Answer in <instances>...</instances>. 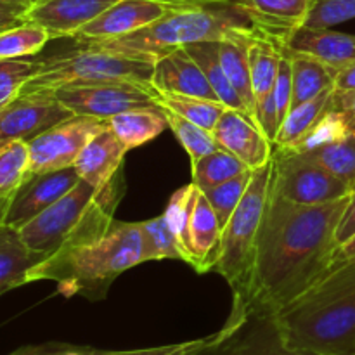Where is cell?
Returning a JSON list of instances; mask_svg holds the SVG:
<instances>
[{"mask_svg":"<svg viewBox=\"0 0 355 355\" xmlns=\"http://www.w3.org/2000/svg\"><path fill=\"white\" fill-rule=\"evenodd\" d=\"M350 196L305 207L283 200L270 187L257 246L252 297L248 304L234 305H255L277 314L307 293L335 262L336 231Z\"/></svg>","mask_w":355,"mask_h":355,"instance_id":"cell-1","label":"cell"},{"mask_svg":"<svg viewBox=\"0 0 355 355\" xmlns=\"http://www.w3.org/2000/svg\"><path fill=\"white\" fill-rule=\"evenodd\" d=\"M146 262L144 239L139 222H120L66 245L38 263L30 274L33 281H55L64 297L103 300L120 274Z\"/></svg>","mask_w":355,"mask_h":355,"instance_id":"cell-2","label":"cell"},{"mask_svg":"<svg viewBox=\"0 0 355 355\" xmlns=\"http://www.w3.org/2000/svg\"><path fill=\"white\" fill-rule=\"evenodd\" d=\"M276 315L293 349L314 355H355V257L335 259L307 293Z\"/></svg>","mask_w":355,"mask_h":355,"instance_id":"cell-3","label":"cell"},{"mask_svg":"<svg viewBox=\"0 0 355 355\" xmlns=\"http://www.w3.org/2000/svg\"><path fill=\"white\" fill-rule=\"evenodd\" d=\"M259 31L253 26L245 12L239 7L232 6H186L173 7L159 19L153 21L148 26L134 31L114 40L89 42V47L130 55V58L155 59L177 51L187 44L205 40H224L227 37Z\"/></svg>","mask_w":355,"mask_h":355,"instance_id":"cell-4","label":"cell"},{"mask_svg":"<svg viewBox=\"0 0 355 355\" xmlns=\"http://www.w3.org/2000/svg\"><path fill=\"white\" fill-rule=\"evenodd\" d=\"M272 168L274 162L270 159L263 166L253 170L241 203L222 231L220 257L215 269L231 286L232 304H248L252 297L257 246L270 198Z\"/></svg>","mask_w":355,"mask_h":355,"instance_id":"cell-5","label":"cell"},{"mask_svg":"<svg viewBox=\"0 0 355 355\" xmlns=\"http://www.w3.org/2000/svg\"><path fill=\"white\" fill-rule=\"evenodd\" d=\"M120 196V173L103 189H97L92 184L80 179V182L61 200L21 225L19 232L31 250L47 259L101 218L114 215Z\"/></svg>","mask_w":355,"mask_h":355,"instance_id":"cell-6","label":"cell"},{"mask_svg":"<svg viewBox=\"0 0 355 355\" xmlns=\"http://www.w3.org/2000/svg\"><path fill=\"white\" fill-rule=\"evenodd\" d=\"M155 59L130 58L103 49L80 45L73 51L37 59V71L21 94L54 90L71 82L127 80L151 87Z\"/></svg>","mask_w":355,"mask_h":355,"instance_id":"cell-7","label":"cell"},{"mask_svg":"<svg viewBox=\"0 0 355 355\" xmlns=\"http://www.w3.org/2000/svg\"><path fill=\"white\" fill-rule=\"evenodd\" d=\"M193 355H314L288 345L274 312L234 305L224 328L207 336Z\"/></svg>","mask_w":355,"mask_h":355,"instance_id":"cell-8","label":"cell"},{"mask_svg":"<svg viewBox=\"0 0 355 355\" xmlns=\"http://www.w3.org/2000/svg\"><path fill=\"white\" fill-rule=\"evenodd\" d=\"M272 162V191L291 203L315 207L352 194L349 184L305 153L274 146Z\"/></svg>","mask_w":355,"mask_h":355,"instance_id":"cell-9","label":"cell"},{"mask_svg":"<svg viewBox=\"0 0 355 355\" xmlns=\"http://www.w3.org/2000/svg\"><path fill=\"white\" fill-rule=\"evenodd\" d=\"M52 92L75 116L110 120L130 110L159 107L151 87L127 80H99V82H71Z\"/></svg>","mask_w":355,"mask_h":355,"instance_id":"cell-10","label":"cell"},{"mask_svg":"<svg viewBox=\"0 0 355 355\" xmlns=\"http://www.w3.org/2000/svg\"><path fill=\"white\" fill-rule=\"evenodd\" d=\"M106 120L90 116H71L54 125L28 142L30 173L52 172L75 165L83 146L103 128Z\"/></svg>","mask_w":355,"mask_h":355,"instance_id":"cell-11","label":"cell"},{"mask_svg":"<svg viewBox=\"0 0 355 355\" xmlns=\"http://www.w3.org/2000/svg\"><path fill=\"white\" fill-rule=\"evenodd\" d=\"M75 116L52 90L19 94L0 110V148L14 141L30 142L54 125Z\"/></svg>","mask_w":355,"mask_h":355,"instance_id":"cell-12","label":"cell"},{"mask_svg":"<svg viewBox=\"0 0 355 355\" xmlns=\"http://www.w3.org/2000/svg\"><path fill=\"white\" fill-rule=\"evenodd\" d=\"M78 182L80 177L75 166L52 170V172L30 173L19 189L7 200L2 224L19 229L21 225L61 200Z\"/></svg>","mask_w":355,"mask_h":355,"instance_id":"cell-13","label":"cell"},{"mask_svg":"<svg viewBox=\"0 0 355 355\" xmlns=\"http://www.w3.org/2000/svg\"><path fill=\"white\" fill-rule=\"evenodd\" d=\"M168 6L159 0H118L73 37L76 44L114 40L159 19Z\"/></svg>","mask_w":355,"mask_h":355,"instance_id":"cell-14","label":"cell"},{"mask_svg":"<svg viewBox=\"0 0 355 355\" xmlns=\"http://www.w3.org/2000/svg\"><path fill=\"white\" fill-rule=\"evenodd\" d=\"M211 134L218 148L234 155L252 170L260 168L272 159L274 144L263 135L257 121L245 113L227 107Z\"/></svg>","mask_w":355,"mask_h":355,"instance_id":"cell-15","label":"cell"},{"mask_svg":"<svg viewBox=\"0 0 355 355\" xmlns=\"http://www.w3.org/2000/svg\"><path fill=\"white\" fill-rule=\"evenodd\" d=\"M118 0H45L31 3L28 23L49 31L51 38H73Z\"/></svg>","mask_w":355,"mask_h":355,"instance_id":"cell-16","label":"cell"},{"mask_svg":"<svg viewBox=\"0 0 355 355\" xmlns=\"http://www.w3.org/2000/svg\"><path fill=\"white\" fill-rule=\"evenodd\" d=\"M151 89L155 92L180 94V96L218 101L196 59L184 47L162 55L155 62Z\"/></svg>","mask_w":355,"mask_h":355,"instance_id":"cell-17","label":"cell"},{"mask_svg":"<svg viewBox=\"0 0 355 355\" xmlns=\"http://www.w3.org/2000/svg\"><path fill=\"white\" fill-rule=\"evenodd\" d=\"M312 0H238V7L262 33L286 42L307 23Z\"/></svg>","mask_w":355,"mask_h":355,"instance_id":"cell-18","label":"cell"},{"mask_svg":"<svg viewBox=\"0 0 355 355\" xmlns=\"http://www.w3.org/2000/svg\"><path fill=\"white\" fill-rule=\"evenodd\" d=\"M127 151L123 142L107 125L83 146L73 166L80 179L103 189L120 173Z\"/></svg>","mask_w":355,"mask_h":355,"instance_id":"cell-19","label":"cell"},{"mask_svg":"<svg viewBox=\"0 0 355 355\" xmlns=\"http://www.w3.org/2000/svg\"><path fill=\"white\" fill-rule=\"evenodd\" d=\"M283 45L288 51L312 55L338 73L355 62V35L342 33L331 28L300 26Z\"/></svg>","mask_w":355,"mask_h":355,"instance_id":"cell-20","label":"cell"},{"mask_svg":"<svg viewBox=\"0 0 355 355\" xmlns=\"http://www.w3.org/2000/svg\"><path fill=\"white\" fill-rule=\"evenodd\" d=\"M45 255L24 243L19 229L0 224V297L7 291L30 283V274Z\"/></svg>","mask_w":355,"mask_h":355,"instance_id":"cell-21","label":"cell"},{"mask_svg":"<svg viewBox=\"0 0 355 355\" xmlns=\"http://www.w3.org/2000/svg\"><path fill=\"white\" fill-rule=\"evenodd\" d=\"M191 267L198 272L214 269L220 257L222 227L210 201L200 191L189 224Z\"/></svg>","mask_w":355,"mask_h":355,"instance_id":"cell-22","label":"cell"},{"mask_svg":"<svg viewBox=\"0 0 355 355\" xmlns=\"http://www.w3.org/2000/svg\"><path fill=\"white\" fill-rule=\"evenodd\" d=\"M284 51L291 61V76H293L291 107L314 99L324 90L335 89L336 76H338L336 69L304 52L288 51L286 47Z\"/></svg>","mask_w":355,"mask_h":355,"instance_id":"cell-23","label":"cell"},{"mask_svg":"<svg viewBox=\"0 0 355 355\" xmlns=\"http://www.w3.org/2000/svg\"><path fill=\"white\" fill-rule=\"evenodd\" d=\"M281 58H283V42L262 31L253 35L252 40L248 42L250 75H252V89L257 104L272 92Z\"/></svg>","mask_w":355,"mask_h":355,"instance_id":"cell-24","label":"cell"},{"mask_svg":"<svg viewBox=\"0 0 355 355\" xmlns=\"http://www.w3.org/2000/svg\"><path fill=\"white\" fill-rule=\"evenodd\" d=\"M259 31H252L246 35H238V37H227L224 40H218V58L220 64L227 75L229 82L239 94L245 106L248 107L250 114L255 120V96L252 89V75H250V62H248V42Z\"/></svg>","mask_w":355,"mask_h":355,"instance_id":"cell-25","label":"cell"},{"mask_svg":"<svg viewBox=\"0 0 355 355\" xmlns=\"http://www.w3.org/2000/svg\"><path fill=\"white\" fill-rule=\"evenodd\" d=\"M184 49L196 59L201 71L205 73L208 83H210V87L214 89L217 99L222 101V103L227 107H231V110L245 113L246 116L252 118L248 107L245 106V103H243V99L239 97V94L236 92L232 83L229 82L227 75H225L224 68H222L220 58H218V40L194 42V44L184 45Z\"/></svg>","mask_w":355,"mask_h":355,"instance_id":"cell-26","label":"cell"},{"mask_svg":"<svg viewBox=\"0 0 355 355\" xmlns=\"http://www.w3.org/2000/svg\"><path fill=\"white\" fill-rule=\"evenodd\" d=\"M333 92L335 89L324 90L314 99L291 107L277 132L274 146L295 148L333 110Z\"/></svg>","mask_w":355,"mask_h":355,"instance_id":"cell-27","label":"cell"},{"mask_svg":"<svg viewBox=\"0 0 355 355\" xmlns=\"http://www.w3.org/2000/svg\"><path fill=\"white\" fill-rule=\"evenodd\" d=\"M107 125L116 134V137L123 142L128 151L156 139L168 127L162 107L125 111V113L110 118Z\"/></svg>","mask_w":355,"mask_h":355,"instance_id":"cell-28","label":"cell"},{"mask_svg":"<svg viewBox=\"0 0 355 355\" xmlns=\"http://www.w3.org/2000/svg\"><path fill=\"white\" fill-rule=\"evenodd\" d=\"M153 96H155L158 106L166 107V110L173 111L179 116L186 118V120L193 121V123L200 125L210 132L215 128L222 113L227 110V106L222 101L205 99V97L155 92V90H153Z\"/></svg>","mask_w":355,"mask_h":355,"instance_id":"cell-29","label":"cell"},{"mask_svg":"<svg viewBox=\"0 0 355 355\" xmlns=\"http://www.w3.org/2000/svg\"><path fill=\"white\" fill-rule=\"evenodd\" d=\"M248 170H252L248 165H245L241 159L220 148L200 158L196 163H191L193 182L196 184L200 191L227 182V180L234 179L241 173L248 172Z\"/></svg>","mask_w":355,"mask_h":355,"instance_id":"cell-30","label":"cell"},{"mask_svg":"<svg viewBox=\"0 0 355 355\" xmlns=\"http://www.w3.org/2000/svg\"><path fill=\"white\" fill-rule=\"evenodd\" d=\"M52 40L47 30L33 23H23L0 31V61L2 59H28L42 52Z\"/></svg>","mask_w":355,"mask_h":355,"instance_id":"cell-31","label":"cell"},{"mask_svg":"<svg viewBox=\"0 0 355 355\" xmlns=\"http://www.w3.org/2000/svg\"><path fill=\"white\" fill-rule=\"evenodd\" d=\"M198 194L200 189L194 182L187 184V186L180 187L179 191L173 193L170 198V203L166 207L165 217L168 220L170 229L175 234L177 243H179L180 250H182L184 262L191 266V241H189V224L191 217H193L194 207H196Z\"/></svg>","mask_w":355,"mask_h":355,"instance_id":"cell-32","label":"cell"},{"mask_svg":"<svg viewBox=\"0 0 355 355\" xmlns=\"http://www.w3.org/2000/svg\"><path fill=\"white\" fill-rule=\"evenodd\" d=\"M30 175L28 142L14 141L0 148V198L9 200Z\"/></svg>","mask_w":355,"mask_h":355,"instance_id":"cell-33","label":"cell"},{"mask_svg":"<svg viewBox=\"0 0 355 355\" xmlns=\"http://www.w3.org/2000/svg\"><path fill=\"white\" fill-rule=\"evenodd\" d=\"M159 107H162L163 114H165V120L166 123H168V128L175 134V137L179 139L182 148L186 149V153L189 155L191 163H196L198 159L203 158V156L217 151L218 146L217 142H215L214 134H211L210 130L193 123V121L186 120V118L179 116V114L166 110V107L163 106Z\"/></svg>","mask_w":355,"mask_h":355,"instance_id":"cell-34","label":"cell"},{"mask_svg":"<svg viewBox=\"0 0 355 355\" xmlns=\"http://www.w3.org/2000/svg\"><path fill=\"white\" fill-rule=\"evenodd\" d=\"M139 224H141L142 239H144L146 262H151V260H182L184 262L182 250L170 229L165 214L139 222Z\"/></svg>","mask_w":355,"mask_h":355,"instance_id":"cell-35","label":"cell"},{"mask_svg":"<svg viewBox=\"0 0 355 355\" xmlns=\"http://www.w3.org/2000/svg\"><path fill=\"white\" fill-rule=\"evenodd\" d=\"M252 175L253 170H248V172L241 173V175L234 177V179L227 180V182H222L218 184V186L210 187V189L201 191V193L207 196V200L210 201L222 231H224L225 225L229 224V220H231L232 214H234V210L238 208V205L241 203L243 196H245L246 189H248L250 186Z\"/></svg>","mask_w":355,"mask_h":355,"instance_id":"cell-36","label":"cell"},{"mask_svg":"<svg viewBox=\"0 0 355 355\" xmlns=\"http://www.w3.org/2000/svg\"><path fill=\"white\" fill-rule=\"evenodd\" d=\"M37 71V59H2L0 61V110L9 106Z\"/></svg>","mask_w":355,"mask_h":355,"instance_id":"cell-37","label":"cell"},{"mask_svg":"<svg viewBox=\"0 0 355 355\" xmlns=\"http://www.w3.org/2000/svg\"><path fill=\"white\" fill-rule=\"evenodd\" d=\"M355 17V0H312L304 26L331 28Z\"/></svg>","mask_w":355,"mask_h":355,"instance_id":"cell-38","label":"cell"},{"mask_svg":"<svg viewBox=\"0 0 355 355\" xmlns=\"http://www.w3.org/2000/svg\"><path fill=\"white\" fill-rule=\"evenodd\" d=\"M205 343V338L193 340V342L173 343V345L151 347V349L137 350H96L89 349L87 355H193Z\"/></svg>","mask_w":355,"mask_h":355,"instance_id":"cell-39","label":"cell"},{"mask_svg":"<svg viewBox=\"0 0 355 355\" xmlns=\"http://www.w3.org/2000/svg\"><path fill=\"white\" fill-rule=\"evenodd\" d=\"M255 121L260 127V130L263 132V135L274 144V141L277 137V132H279L281 125H283V116H281L279 110H277L272 92L257 104Z\"/></svg>","mask_w":355,"mask_h":355,"instance_id":"cell-40","label":"cell"},{"mask_svg":"<svg viewBox=\"0 0 355 355\" xmlns=\"http://www.w3.org/2000/svg\"><path fill=\"white\" fill-rule=\"evenodd\" d=\"M333 110L342 114L349 134L355 135V89L333 92Z\"/></svg>","mask_w":355,"mask_h":355,"instance_id":"cell-41","label":"cell"},{"mask_svg":"<svg viewBox=\"0 0 355 355\" xmlns=\"http://www.w3.org/2000/svg\"><path fill=\"white\" fill-rule=\"evenodd\" d=\"M31 3L0 2V31L26 23V12Z\"/></svg>","mask_w":355,"mask_h":355,"instance_id":"cell-42","label":"cell"},{"mask_svg":"<svg viewBox=\"0 0 355 355\" xmlns=\"http://www.w3.org/2000/svg\"><path fill=\"white\" fill-rule=\"evenodd\" d=\"M355 236V193L350 196L349 205H347V210L343 214L342 222L338 225V231H336V241H338V248L343 243L349 241L350 238Z\"/></svg>","mask_w":355,"mask_h":355,"instance_id":"cell-43","label":"cell"},{"mask_svg":"<svg viewBox=\"0 0 355 355\" xmlns=\"http://www.w3.org/2000/svg\"><path fill=\"white\" fill-rule=\"evenodd\" d=\"M71 347L73 345H68V343L58 342L40 343V345H24L9 355H64Z\"/></svg>","mask_w":355,"mask_h":355,"instance_id":"cell-44","label":"cell"},{"mask_svg":"<svg viewBox=\"0 0 355 355\" xmlns=\"http://www.w3.org/2000/svg\"><path fill=\"white\" fill-rule=\"evenodd\" d=\"M166 6L186 7V6H201V7H215V6H232L238 7V0H159Z\"/></svg>","mask_w":355,"mask_h":355,"instance_id":"cell-45","label":"cell"},{"mask_svg":"<svg viewBox=\"0 0 355 355\" xmlns=\"http://www.w3.org/2000/svg\"><path fill=\"white\" fill-rule=\"evenodd\" d=\"M355 89V62L350 64L349 68L342 69L336 76L335 82V90L336 92H342V90H352Z\"/></svg>","mask_w":355,"mask_h":355,"instance_id":"cell-46","label":"cell"},{"mask_svg":"<svg viewBox=\"0 0 355 355\" xmlns=\"http://www.w3.org/2000/svg\"><path fill=\"white\" fill-rule=\"evenodd\" d=\"M355 257V236L354 238H350L349 241L343 243L342 246L338 248V252H336V260H345V259H352Z\"/></svg>","mask_w":355,"mask_h":355,"instance_id":"cell-47","label":"cell"},{"mask_svg":"<svg viewBox=\"0 0 355 355\" xmlns=\"http://www.w3.org/2000/svg\"><path fill=\"white\" fill-rule=\"evenodd\" d=\"M6 205H7V200L0 198V224H2V217H3V211H6Z\"/></svg>","mask_w":355,"mask_h":355,"instance_id":"cell-48","label":"cell"},{"mask_svg":"<svg viewBox=\"0 0 355 355\" xmlns=\"http://www.w3.org/2000/svg\"><path fill=\"white\" fill-rule=\"evenodd\" d=\"M0 2H16V3H33V0H0Z\"/></svg>","mask_w":355,"mask_h":355,"instance_id":"cell-49","label":"cell"},{"mask_svg":"<svg viewBox=\"0 0 355 355\" xmlns=\"http://www.w3.org/2000/svg\"><path fill=\"white\" fill-rule=\"evenodd\" d=\"M37 2H45V0H33V3H37Z\"/></svg>","mask_w":355,"mask_h":355,"instance_id":"cell-50","label":"cell"}]
</instances>
